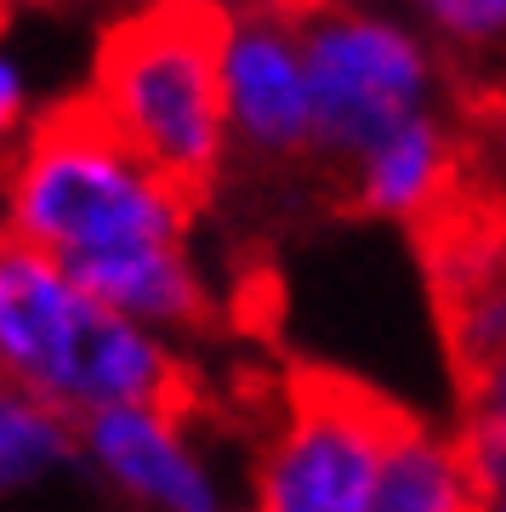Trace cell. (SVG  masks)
Instances as JSON below:
<instances>
[{
  "instance_id": "obj_3",
  "label": "cell",
  "mask_w": 506,
  "mask_h": 512,
  "mask_svg": "<svg viewBox=\"0 0 506 512\" xmlns=\"http://www.w3.org/2000/svg\"><path fill=\"white\" fill-rule=\"evenodd\" d=\"M86 103L137 160L188 194H205L234 160L205 0H160L114 23L91 63Z\"/></svg>"
},
{
  "instance_id": "obj_9",
  "label": "cell",
  "mask_w": 506,
  "mask_h": 512,
  "mask_svg": "<svg viewBox=\"0 0 506 512\" xmlns=\"http://www.w3.org/2000/svg\"><path fill=\"white\" fill-rule=\"evenodd\" d=\"M427 274L438 291L455 370L472 376L506 359V228L484 217L433 222Z\"/></svg>"
},
{
  "instance_id": "obj_10",
  "label": "cell",
  "mask_w": 506,
  "mask_h": 512,
  "mask_svg": "<svg viewBox=\"0 0 506 512\" xmlns=\"http://www.w3.org/2000/svg\"><path fill=\"white\" fill-rule=\"evenodd\" d=\"M478 507H484V495L472 490L450 433H438L427 421H404L364 512H478Z\"/></svg>"
},
{
  "instance_id": "obj_5",
  "label": "cell",
  "mask_w": 506,
  "mask_h": 512,
  "mask_svg": "<svg viewBox=\"0 0 506 512\" xmlns=\"http://www.w3.org/2000/svg\"><path fill=\"white\" fill-rule=\"evenodd\" d=\"M404 410L370 387L308 376L256 450L251 512H364L387 467Z\"/></svg>"
},
{
  "instance_id": "obj_16",
  "label": "cell",
  "mask_w": 506,
  "mask_h": 512,
  "mask_svg": "<svg viewBox=\"0 0 506 512\" xmlns=\"http://www.w3.org/2000/svg\"><path fill=\"white\" fill-rule=\"evenodd\" d=\"M478 512H506V495H495V501H484Z\"/></svg>"
},
{
  "instance_id": "obj_13",
  "label": "cell",
  "mask_w": 506,
  "mask_h": 512,
  "mask_svg": "<svg viewBox=\"0 0 506 512\" xmlns=\"http://www.w3.org/2000/svg\"><path fill=\"white\" fill-rule=\"evenodd\" d=\"M404 18L433 40V52L472 63L506 57V0H404Z\"/></svg>"
},
{
  "instance_id": "obj_18",
  "label": "cell",
  "mask_w": 506,
  "mask_h": 512,
  "mask_svg": "<svg viewBox=\"0 0 506 512\" xmlns=\"http://www.w3.org/2000/svg\"><path fill=\"white\" fill-rule=\"evenodd\" d=\"M0 382H6V376H0Z\"/></svg>"
},
{
  "instance_id": "obj_2",
  "label": "cell",
  "mask_w": 506,
  "mask_h": 512,
  "mask_svg": "<svg viewBox=\"0 0 506 512\" xmlns=\"http://www.w3.org/2000/svg\"><path fill=\"white\" fill-rule=\"evenodd\" d=\"M0 376L69 421L188 393L171 336L103 308L52 256L12 239H0Z\"/></svg>"
},
{
  "instance_id": "obj_4",
  "label": "cell",
  "mask_w": 506,
  "mask_h": 512,
  "mask_svg": "<svg viewBox=\"0 0 506 512\" xmlns=\"http://www.w3.org/2000/svg\"><path fill=\"white\" fill-rule=\"evenodd\" d=\"M302 63L313 97V160L347 171L370 143L444 109V57L404 12L364 0L302 6Z\"/></svg>"
},
{
  "instance_id": "obj_15",
  "label": "cell",
  "mask_w": 506,
  "mask_h": 512,
  "mask_svg": "<svg viewBox=\"0 0 506 512\" xmlns=\"http://www.w3.org/2000/svg\"><path fill=\"white\" fill-rule=\"evenodd\" d=\"M478 148H484V165L495 171V183L506 188V86L484 103V120H478Z\"/></svg>"
},
{
  "instance_id": "obj_12",
  "label": "cell",
  "mask_w": 506,
  "mask_h": 512,
  "mask_svg": "<svg viewBox=\"0 0 506 512\" xmlns=\"http://www.w3.org/2000/svg\"><path fill=\"white\" fill-rule=\"evenodd\" d=\"M450 439L461 450L472 490L484 501L506 495V359L461 376V421Z\"/></svg>"
},
{
  "instance_id": "obj_17",
  "label": "cell",
  "mask_w": 506,
  "mask_h": 512,
  "mask_svg": "<svg viewBox=\"0 0 506 512\" xmlns=\"http://www.w3.org/2000/svg\"><path fill=\"white\" fill-rule=\"evenodd\" d=\"M222 512H251V507H239V501H228V507H222Z\"/></svg>"
},
{
  "instance_id": "obj_7",
  "label": "cell",
  "mask_w": 506,
  "mask_h": 512,
  "mask_svg": "<svg viewBox=\"0 0 506 512\" xmlns=\"http://www.w3.org/2000/svg\"><path fill=\"white\" fill-rule=\"evenodd\" d=\"M74 467L137 512H222L228 490L182 404H137L74 421Z\"/></svg>"
},
{
  "instance_id": "obj_8",
  "label": "cell",
  "mask_w": 506,
  "mask_h": 512,
  "mask_svg": "<svg viewBox=\"0 0 506 512\" xmlns=\"http://www.w3.org/2000/svg\"><path fill=\"white\" fill-rule=\"evenodd\" d=\"M461 165H467V143L450 114L433 109L370 143L342 171V183L353 211H364V217L398 222V228H433L450 217Z\"/></svg>"
},
{
  "instance_id": "obj_11",
  "label": "cell",
  "mask_w": 506,
  "mask_h": 512,
  "mask_svg": "<svg viewBox=\"0 0 506 512\" xmlns=\"http://www.w3.org/2000/svg\"><path fill=\"white\" fill-rule=\"evenodd\" d=\"M74 461V421L29 399L23 387L0 382V507L46 490Z\"/></svg>"
},
{
  "instance_id": "obj_1",
  "label": "cell",
  "mask_w": 506,
  "mask_h": 512,
  "mask_svg": "<svg viewBox=\"0 0 506 512\" xmlns=\"http://www.w3.org/2000/svg\"><path fill=\"white\" fill-rule=\"evenodd\" d=\"M0 239L52 256L86 296L160 336L211 319L194 194L137 160L86 97L40 114L0 160Z\"/></svg>"
},
{
  "instance_id": "obj_6",
  "label": "cell",
  "mask_w": 506,
  "mask_h": 512,
  "mask_svg": "<svg viewBox=\"0 0 506 512\" xmlns=\"http://www.w3.org/2000/svg\"><path fill=\"white\" fill-rule=\"evenodd\" d=\"M217 23V80L228 143L256 165L313 160V97L302 63V6L205 0Z\"/></svg>"
},
{
  "instance_id": "obj_14",
  "label": "cell",
  "mask_w": 506,
  "mask_h": 512,
  "mask_svg": "<svg viewBox=\"0 0 506 512\" xmlns=\"http://www.w3.org/2000/svg\"><path fill=\"white\" fill-rule=\"evenodd\" d=\"M29 126H35V86H29L23 57L0 40V160L29 137Z\"/></svg>"
}]
</instances>
